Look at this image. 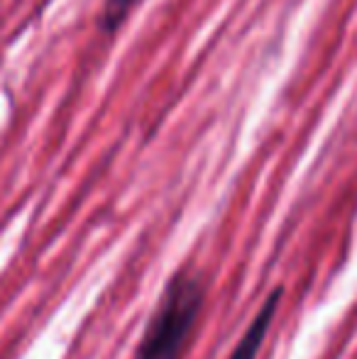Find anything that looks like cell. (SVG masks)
Returning <instances> with one entry per match:
<instances>
[{"label":"cell","instance_id":"obj_1","mask_svg":"<svg viewBox=\"0 0 357 359\" xmlns=\"http://www.w3.org/2000/svg\"><path fill=\"white\" fill-rule=\"evenodd\" d=\"M206 301V288L191 271L169 279L142 335L135 359H181Z\"/></svg>","mask_w":357,"mask_h":359},{"label":"cell","instance_id":"obj_2","mask_svg":"<svg viewBox=\"0 0 357 359\" xmlns=\"http://www.w3.org/2000/svg\"><path fill=\"white\" fill-rule=\"evenodd\" d=\"M281 293H284L281 288H274V291L269 293L264 306L260 308L255 320L250 323L245 335L240 337V342L235 345L230 359H257L260 350H262V345H264V337H267V332L271 327V320H274V316H276V308H279Z\"/></svg>","mask_w":357,"mask_h":359},{"label":"cell","instance_id":"obj_3","mask_svg":"<svg viewBox=\"0 0 357 359\" xmlns=\"http://www.w3.org/2000/svg\"><path fill=\"white\" fill-rule=\"evenodd\" d=\"M135 0H105L103 15H100V27L105 32H113L123 25V20L128 18V13L133 10Z\"/></svg>","mask_w":357,"mask_h":359}]
</instances>
